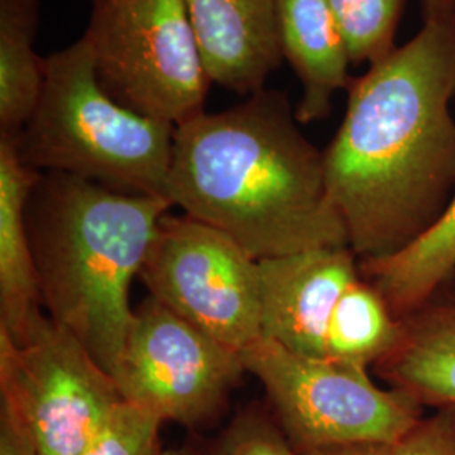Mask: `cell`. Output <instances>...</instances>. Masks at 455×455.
<instances>
[{
  "instance_id": "1",
  "label": "cell",
  "mask_w": 455,
  "mask_h": 455,
  "mask_svg": "<svg viewBox=\"0 0 455 455\" xmlns=\"http://www.w3.org/2000/svg\"><path fill=\"white\" fill-rule=\"evenodd\" d=\"M324 150L327 195L359 260L402 251L455 195V20H423L355 78Z\"/></svg>"
},
{
  "instance_id": "2",
  "label": "cell",
  "mask_w": 455,
  "mask_h": 455,
  "mask_svg": "<svg viewBox=\"0 0 455 455\" xmlns=\"http://www.w3.org/2000/svg\"><path fill=\"white\" fill-rule=\"evenodd\" d=\"M167 196L257 260L347 244L327 195L324 150L275 90L178 125Z\"/></svg>"
},
{
  "instance_id": "3",
  "label": "cell",
  "mask_w": 455,
  "mask_h": 455,
  "mask_svg": "<svg viewBox=\"0 0 455 455\" xmlns=\"http://www.w3.org/2000/svg\"><path fill=\"white\" fill-rule=\"evenodd\" d=\"M174 204L63 172H41L28 229L49 319L114 376L131 329V289L159 221Z\"/></svg>"
},
{
  "instance_id": "4",
  "label": "cell",
  "mask_w": 455,
  "mask_h": 455,
  "mask_svg": "<svg viewBox=\"0 0 455 455\" xmlns=\"http://www.w3.org/2000/svg\"><path fill=\"white\" fill-rule=\"evenodd\" d=\"M174 135L176 125L135 114L103 92L92 43L83 36L46 58L39 103L11 139L20 161L39 172L169 199Z\"/></svg>"
},
{
  "instance_id": "5",
  "label": "cell",
  "mask_w": 455,
  "mask_h": 455,
  "mask_svg": "<svg viewBox=\"0 0 455 455\" xmlns=\"http://www.w3.org/2000/svg\"><path fill=\"white\" fill-rule=\"evenodd\" d=\"M84 36L122 107L176 127L204 114L212 80L184 0H92Z\"/></svg>"
},
{
  "instance_id": "6",
  "label": "cell",
  "mask_w": 455,
  "mask_h": 455,
  "mask_svg": "<svg viewBox=\"0 0 455 455\" xmlns=\"http://www.w3.org/2000/svg\"><path fill=\"white\" fill-rule=\"evenodd\" d=\"M242 356L297 454L353 443L391 445L423 417L425 408L402 391L378 387L368 368L302 356L265 338Z\"/></svg>"
},
{
  "instance_id": "7",
  "label": "cell",
  "mask_w": 455,
  "mask_h": 455,
  "mask_svg": "<svg viewBox=\"0 0 455 455\" xmlns=\"http://www.w3.org/2000/svg\"><path fill=\"white\" fill-rule=\"evenodd\" d=\"M0 410L39 455H80L124 400L114 376L44 314L22 341L0 332Z\"/></svg>"
},
{
  "instance_id": "8",
  "label": "cell",
  "mask_w": 455,
  "mask_h": 455,
  "mask_svg": "<svg viewBox=\"0 0 455 455\" xmlns=\"http://www.w3.org/2000/svg\"><path fill=\"white\" fill-rule=\"evenodd\" d=\"M139 278L150 297L238 353L261 338L259 260L218 228L164 214Z\"/></svg>"
},
{
  "instance_id": "9",
  "label": "cell",
  "mask_w": 455,
  "mask_h": 455,
  "mask_svg": "<svg viewBox=\"0 0 455 455\" xmlns=\"http://www.w3.org/2000/svg\"><path fill=\"white\" fill-rule=\"evenodd\" d=\"M243 373L242 353L148 297L133 310L114 378L127 403L197 428L221 415Z\"/></svg>"
},
{
  "instance_id": "10",
  "label": "cell",
  "mask_w": 455,
  "mask_h": 455,
  "mask_svg": "<svg viewBox=\"0 0 455 455\" xmlns=\"http://www.w3.org/2000/svg\"><path fill=\"white\" fill-rule=\"evenodd\" d=\"M361 276L351 246H323L259 260L261 338L324 358L342 299Z\"/></svg>"
},
{
  "instance_id": "11",
  "label": "cell",
  "mask_w": 455,
  "mask_h": 455,
  "mask_svg": "<svg viewBox=\"0 0 455 455\" xmlns=\"http://www.w3.org/2000/svg\"><path fill=\"white\" fill-rule=\"evenodd\" d=\"M212 83L240 95L263 90L283 56L274 0H184Z\"/></svg>"
},
{
  "instance_id": "12",
  "label": "cell",
  "mask_w": 455,
  "mask_h": 455,
  "mask_svg": "<svg viewBox=\"0 0 455 455\" xmlns=\"http://www.w3.org/2000/svg\"><path fill=\"white\" fill-rule=\"evenodd\" d=\"M283 60L292 66L302 93L295 107L299 124L331 114L338 92L349 90L351 58L327 0H274Z\"/></svg>"
},
{
  "instance_id": "13",
  "label": "cell",
  "mask_w": 455,
  "mask_h": 455,
  "mask_svg": "<svg viewBox=\"0 0 455 455\" xmlns=\"http://www.w3.org/2000/svg\"><path fill=\"white\" fill-rule=\"evenodd\" d=\"M41 172L0 137V332L22 341L44 315L28 229V201Z\"/></svg>"
},
{
  "instance_id": "14",
  "label": "cell",
  "mask_w": 455,
  "mask_h": 455,
  "mask_svg": "<svg viewBox=\"0 0 455 455\" xmlns=\"http://www.w3.org/2000/svg\"><path fill=\"white\" fill-rule=\"evenodd\" d=\"M373 370L420 407L455 408L454 304L435 297L402 319L398 339Z\"/></svg>"
},
{
  "instance_id": "15",
  "label": "cell",
  "mask_w": 455,
  "mask_h": 455,
  "mask_svg": "<svg viewBox=\"0 0 455 455\" xmlns=\"http://www.w3.org/2000/svg\"><path fill=\"white\" fill-rule=\"evenodd\" d=\"M359 272L400 321L434 300L455 272V195L415 243L388 257L359 260Z\"/></svg>"
},
{
  "instance_id": "16",
  "label": "cell",
  "mask_w": 455,
  "mask_h": 455,
  "mask_svg": "<svg viewBox=\"0 0 455 455\" xmlns=\"http://www.w3.org/2000/svg\"><path fill=\"white\" fill-rule=\"evenodd\" d=\"M39 0H0V137L26 127L44 86L46 58L34 51Z\"/></svg>"
},
{
  "instance_id": "17",
  "label": "cell",
  "mask_w": 455,
  "mask_h": 455,
  "mask_svg": "<svg viewBox=\"0 0 455 455\" xmlns=\"http://www.w3.org/2000/svg\"><path fill=\"white\" fill-rule=\"evenodd\" d=\"M353 65H378L396 49L405 0H327Z\"/></svg>"
},
{
  "instance_id": "18",
  "label": "cell",
  "mask_w": 455,
  "mask_h": 455,
  "mask_svg": "<svg viewBox=\"0 0 455 455\" xmlns=\"http://www.w3.org/2000/svg\"><path fill=\"white\" fill-rule=\"evenodd\" d=\"M161 425L156 415L122 402L80 455H161Z\"/></svg>"
},
{
  "instance_id": "19",
  "label": "cell",
  "mask_w": 455,
  "mask_h": 455,
  "mask_svg": "<svg viewBox=\"0 0 455 455\" xmlns=\"http://www.w3.org/2000/svg\"><path fill=\"white\" fill-rule=\"evenodd\" d=\"M197 455H299L270 410L250 407L240 411L208 449Z\"/></svg>"
},
{
  "instance_id": "20",
  "label": "cell",
  "mask_w": 455,
  "mask_h": 455,
  "mask_svg": "<svg viewBox=\"0 0 455 455\" xmlns=\"http://www.w3.org/2000/svg\"><path fill=\"white\" fill-rule=\"evenodd\" d=\"M390 455H455V408H435L423 415L402 439L388 447Z\"/></svg>"
},
{
  "instance_id": "21",
  "label": "cell",
  "mask_w": 455,
  "mask_h": 455,
  "mask_svg": "<svg viewBox=\"0 0 455 455\" xmlns=\"http://www.w3.org/2000/svg\"><path fill=\"white\" fill-rule=\"evenodd\" d=\"M0 455H39L16 420L0 410Z\"/></svg>"
},
{
  "instance_id": "22",
  "label": "cell",
  "mask_w": 455,
  "mask_h": 455,
  "mask_svg": "<svg viewBox=\"0 0 455 455\" xmlns=\"http://www.w3.org/2000/svg\"><path fill=\"white\" fill-rule=\"evenodd\" d=\"M390 445L381 443H353V445H336V447H324L307 451L299 455H390Z\"/></svg>"
},
{
  "instance_id": "23",
  "label": "cell",
  "mask_w": 455,
  "mask_h": 455,
  "mask_svg": "<svg viewBox=\"0 0 455 455\" xmlns=\"http://www.w3.org/2000/svg\"><path fill=\"white\" fill-rule=\"evenodd\" d=\"M423 20H455V0H422Z\"/></svg>"
},
{
  "instance_id": "24",
  "label": "cell",
  "mask_w": 455,
  "mask_h": 455,
  "mask_svg": "<svg viewBox=\"0 0 455 455\" xmlns=\"http://www.w3.org/2000/svg\"><path fill=\"white\" fill-rule=\"evenodd\" d=\"M437 297H442V299H445L447 302H451V304H454L455 306V272L452 274V276L449 278V282L445 283V287L440 291Z\"/></svg>"
},
{
  "instance_id": "25",
  "label": "cell",
  "mask_w": 455,
  "mask_h": 455,
  "mask_svg": "<svg viewBox=\"0 0 455 455\" xmlns=\"http://www.w3.org/2000/svg\"><path fill=\"white\" fill-rule=\"evenodd\" d=\"M161 455H197L196 447H184V449H172V451H163Z\"/></svg>"
}]
</instances>
